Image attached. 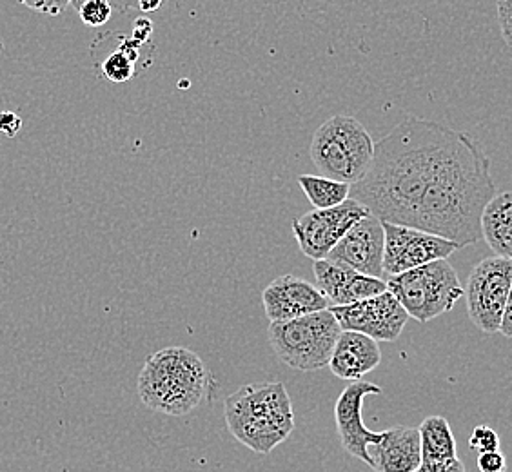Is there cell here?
Masks as SVG:
<instances>
[{"label": "cell", "instance_id": "6da1fadb", "mask_svg": "<svg viewBox=\"0 0 512 472\" xmlns=\"http://www.w3.org/2000/svg\"><path fill=\"white\" fill-rule=\"evenodd\" d=\"M496 197L491 158L471 135L407 117L375 144L351 198L387 224L442 236L460 247L482 238V213Z\"/></svg>", "mask_w": 512, "mask_h": 472}, {"label": "cell", "instance_id": "7a4b0ae2", "mask_svg": "<svg viewBox=\"0 0 512 472\" xmlns=\"http://www.w3.org/2000/svg\"><path fill=\"white\" fill-rule=\"evenodd\" d=\"M211 374L195 351L166 347L151 354L138 374V396L151 411L186 416L204 402Z\"/></svg>", "mask_w": 512, "mask_h": 472}, {"label": "cell", "instance_id": "3957f363", "mask_svg": "<svg viewBox=\"0 0 512 472\" xmlns=\"http://www.w3.org/2000/svg\"><path fill=\"white\" fill-rule=\"evenodd\" d=\"M229 433L256 454H269L295 431V413L286 385L247 384L224 404Z\"/></svg>", "mask_w": 512, "mask_h": 472}, {"label": "cell", "instance_id": "277c9868", "mask_svg": "<svg viewBox=\"0 0 512 472\" xmlns=\"http://www.w3.org/2000/svg\"><path fill=\"white\" fill-rule=\"evenodd\" d=\"M309 153L322 177L353 186L371 166L375 142L355 117L336 115L316 129Z\"/></svg>", "mask_w": 512, "mask_h": 472}, {"label": "cell", "instance_id": "5b68a950", "mask_svg": "<svg viewBox=\"0 0 512 472\" xmlns=\"http://www.w3.org/2000/svg\"><path fill=\"white\" fill-rule=\"evenodd\" d=\"M342 327L331 309L269 325V342L287 367L315 373L329 367Z\"/></svg>", "mask_w": 512, "mask_h": 472}, {"label": "cell", "instance_id": "8992f818", "mask_svg": "<svg viewBox=\"0 0 512 472\" xmlns=\"http://www.w3.org/2000/svg\"><path fill=\"white\" fill-rule=\"evenodd\" d=\"M387 291L402 304L409 318L422 324L453 311L463 286L449 260H436L385 278Z\"/></svg>", "mask_w": 512, "mask_h": 472}, {"label": "cell", "instance_id": "52a82bcc", "mask_svg": "<svg viewBox=\"0 0 512 472\" xmlns=\"http://www.w3.org/2000/svg\"><path fill=\"white\" fill-rule=\"evenodd\" d=\"M512 287V260L489 256L474 267L463 287L469 318L483 333H500Z\"/></svg>", "mask_w": 512, "mask_h": 472}, {"label": "cell", "instance_id": "ba28073f", "mask_svg": "<svg viewBox=\"0 0 512 472\" xmlns=\"http://www.w3.org/2000/svg\"><path fill=\"white\" fill-rule=\"evenodd\" d=\"M369 209L347 198L344 204L331 209H315L293 222V235L302 253L311 260H325L353 227L369 217Z\"/></svg>", "mask_w": 512, "mask_h": 472}, {"label": "cell", "instance_id": "9c48e42d", "mask_svg": "<svg viewBox=\"0 0 512 472\" xmlns=\"http://www.w3.org/2000/svg\"><path fill=\"white\" fill-rule=\"evenodd\" d=\"M385 278L400 275L416 267L447 260L454 251L462 249L447 238L409 226H396L384 222Z\"/></svg>", "mask_w": 512, "mask_h": 472}, {"label": "cell", "instance_id": "30bf717a", "mask_svg": "<svg viewBox=\"0 0 512 472\" xmlns=\"http://www.w3.org/2000/svg\"><path fill=\"white\" fill-rule=\"evenodd\" d=\"M329 309L336 316L342 331H355L376 342H396L409 320L407 311L389 291L356 304Z\"/></svg>", "mask_w": 512, "mask_h": 472}, {"label": "cell", "instance_id": "8fae6325", "mask_svg": "<svg viewBox=\"0 0 512 472\" xmlns=\"http://www.w3.org/2000/svg\"><path fill=\"white\" fill-rule=\"evenodd\" d=\"M382 393L384 391L380 385L358 380L345 387L335 405L336 431L340 436L342 447L360 462L367 463L369 467H373V460L369 456V445L380 442L384 431L373 433L365 427L362 420V405L367 396Z\"/></svg>", "mask_w": 512, "mask_h": 472}, {"label": "cell", "instance_id": "7c38bea8", "mask_svg": "<svg viewBox=\"0 0 512 472\" xmlns=\"http://www.w3.org/2000/svg\"><path fill=\"white\" fill-rule=\"evenodd\" d=\"M385 231L380 218H362L347 235L336 244L325 260L338 266L355 269L358 273L385 280Z\"/></svg>", "mask_w": 512, "mask_h": 472}, {"label": "cell", "instance_id": "4fadbf2b", "mask_svg": "<svg viewBox=\"0 0 512 472\" xmlns=\"http://www.w3.org/2000/svg\"><path fill=\"white\" fill-rule=\"evenodd\" d=\"M264 311L271 324L329 309V300L318 287L304 278L284 275L275 278L262 293Z\"/></svg>", "mask_w": 512, "mask_h": 472}, {"label": "cell", "instance_id": "5bb4252c", "mask_svg": "<svg viewBox=\"0 0 512 472\" xmlns=\"http://www.w3.org/2000/svg\"><path fill=\"white\" fill-rule=\"evenodd\" d=\"M313 273L316 287L324 293L333 307L356 304L360 300L373 298L387 291V284L382 278L362 275L355 269L338 266L329 260H316Z\"/></svg>", "mask_w": 512, "mask_h": 472}, {"label": "cell", "instance_id": "9a60e30c", "mask_svg": "<svg viewBox=\"0 0 512 472\" xmlns=\"http://www.w3.org/2000/svg\"><path fill=\"white\" fill-rule=\"evenodd\" d=\"M369 456L376 472H414L422 465V442L416 427H391L375 445Z\"/></svg>", "mask_w": 512, "mask_h": 472}, {"label": "cell", "instance_id": "2e32d148", "mask_svg": "<svg viewBox=\"0 0 512 472\" xmlns=\"http://www.w3.org/2000/svg\"><path fill=\"white\" fill-rule=\"evenodd\" d=\"M380 362L382 351L376 340L355 331H342L329 369L340 380L358 382L365 374L375 371Z\"/></svg>", "mask_w": 512, "mask_h": 472}, {"label": "cell", "instance_id": "e0dca14e", "mask_svg": "<svg viewBox=\"0 0 512 472\" xmlns=\"http://www.w3.org/2000/svg\"><path fill=\"white\" fill-rule=\"evenodd\" d=\"M482 238L496 256L512 260V191L500 193L482 213Z\"/></svg>", "mask_w": 512, "mask_h": 472}, {"label": "cell", "instance_id": "ac0fdd59", "mask_svg": "<svg viewBox=\"0 0 512 472\" xmlns=\"http://www.w3.org/2000/svg\"><path fill=\"white\" fill-rule=\"evenodd\" d=\"M422 442V462H449L458 458L451 425L444 416H429L418 427Z\"/></svg>", "mask_w": 512, "mask_h": 472}, {"label": "cell", "instance_id": "d6986e66", "mask_svg": "<svg viewBox=\"0 0 512 472\" xmlns=\"http://www.w3.org/2000/svg\"><path fill=\"white\" fill-rule=\"evenodd\" d=\"M298 184L304 189L307 200L315 209H331L351 198V184L338 182L333 178L302 175L298 177Z\"/></svg>", "mask_w": 512, "mask_h": 472}, {"label": "cell", "instance_id": "ffe728a7", "mask_svg": "<svg viewBox=\"0 0 512 472\" xmlns=\"http://www.w3.org/2000/svg\"><path fill=\"white\" fill-rule=\"evenodd\" d=\"M71 6L89 28L104 26L113 15V6L109 0H71Z\"/></svg>", "mask_w": 512, "mask_h": 472}, {"label": "cell", "instance_id": "44dd1931", "mask_svg": "<svg viewBox=\"0 0 512 472\" xmlns=\"http://www.w3.org/2000/svg\"><path fill=\"white\" fill-rule=\"evenodd\" d=\"M135 64L137 62L128 57L124 51L115 50L113 53H109L100 68H102L106 79L115 84H122V82L131 80V77L135 75Z\"/></svg>", "mask_w": 512, "mask_h": 472}, {"label": "cell", "instance_id": "7402d4cb", "mask_svg": "<svg viewBox=\"0 0 512 472\" xmlns=\"http://www.w3.org/2000/svg\"><path fill=\"white\" fill-rule=\"evenodd\" d=\"M469 447L480 454L500 451V436L489 425H478L471 434Z\"/></svg>", "mask_w": 512, "mask_h": 472}, {"label": "cell", "instance_id": "603a6c76", "mask_svg": "<svg viewBox=\"0 0 512 472\" xmlns=\"http://www.w3.org/2000/svg\"><path fill=\"white\" fill-rule=\"evenodd\" d=\"M19 2L22 6L44 15H60L68 6H71V0H19Z\"/></svg>", "mask_w": 512, "mask_h": 472}, {"label": "cell", "instance_id": "cb8c5ba5", "mask_svg": "<svg viewBox=\"0 0 512 472\" xmlns=\"http://www.w3.org/2000/svg\"><path fill=\"white\" fill-rule=\"evenodd\" d=\"M496 11L503 40L512 48V0H496Z\"/></svg>", "mask_w": 512, "mask_h": 472}, {"label": "cell", "instance_id": "d4e9b609", "mask_svg": "<svg viewBox=\"0 0 512 472\" xmlns=\"http://www.w3.org/2000/svg\"><path fill=\"white\" fill-rule=\"evenodd\" d=\"M478 469H480V472H505L507 460H505L502 451L483 453L478 456Z\"/></svg>", "mask_w": 512, "mask_h": 472}, {"label": "cell", "instance_id": "484cf974", "mask_svg": "<svg viewBox=\"0 0 512 472\" xmlns=\"http://www.w3.org/2000/svg\"><path fill=\"white\" fill-rule=\"evenodd\" d=\"M414 472H465V465L458 458L449 462H422Z\"/></svg>", "mask_w": 512, "mask_h": 472}, {"label": "cell", "instance_id": "4316f807", "mask_svg": "<svg viewBox=\"0 0 512 472\" xmlns=\"http://www.w3.org/2000/svg\"><path fill=\"white\" fill-rule=\"evenodd\" d=\"M22 128V120L17 113L13 111H0V133L15 137Z\"/></svg>", "mask_w": 512, "mask_h": 472}, {"label": "cell", "instance_id": "83f0119b", "mask_svg": "<svg viewBox=\"0 0 512 472\" xmlns=\"http://www.w3.org/2000/svg\"><path fill=\"white\" fill-rule=\"evenodd\" d=\"M151 33H153V24H151V20L138 19L135 31H133V37H135V39L142 40V42H148L149 35H151Z\"/></svg>", "mask_w": 512, "mask_h": 472}, {"label": "cell", "instance_id": "f1b7e54d", "mask_svg": "<svg viewBox=\"0 0 512 472\" xmlns=\"http://www.w3.org/2000/svg\"><path fill=\"white\" fill-rule=\"evenodd\" d=\"M500 333H502L503 336H507V338H512V287L511 295H509V302H507V309H505V315H503Z\"/></svg>", "mask_w": 512, "mask_h": 472}, {"label": "cell", "instance_id": "f546056e", "mask_svg": "<svg viewBox=\"0 0 512 472\" xmlns=\"http://www.w3.org/2000/svg\"><path fill=\"white\" fill-rule=\"evenodd\" d=\"M162 4H164V0H137V10L151 13V11L160 10Z\"/></svg>", "mask_w": 512, "mask_h": 472}, {"label": "cell", "instance_id": "4dcf8cb0", "mask_svg": "<svg viewBox=\"0 0 512 472\" xmlns=\"http://www.w3.org/2000/svg\"><path fill=\"white\" fill-rule=\"evenodd\" d=\"M113 10L126 13V11L137 10V0H109Z\"/></svg>", "mask_w": 512, "mask_h": 472}]
</instances>
